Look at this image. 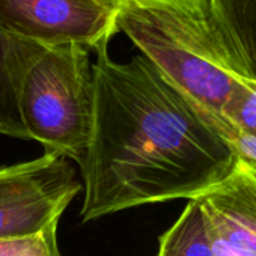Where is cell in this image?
Segmentation results:
<instances>
[{"instance_id":"30bf717a","label":"cell","mask_w":256,"mask_h":256,"mask_svg":"<svg viewBox=\"0 0 256 256\" xmlns=\"http://www.w3.org/2000/svg\"><path fill=\"white\" fill-rule=\"evenodd\" d=\"M56 230L58 224L34 235L0 240V256H62Z\"/></svg>"},{"instance_id":"8992f818","label":"cell","mask_w":256,"mask_h":256,"mask_svg":"<svg viewBox=\"0 0 256 256\" xmlns=\"http://www.w3.org/2000/svg\"><path fill=\"white\" fill-rule=\"evenodd\" d=\"M217 256H256V168L236 158L229 175L196 198Z\"/></svg>"},{"instance_id":"7c38bea8","label":"cell","mask_w":256,"mask_h":256,"mask_svg":"<svg viewBox=\"0 0 256 256\" xmlns=\"http://www.w3.org/2000/svg\"><path fill=\"white\" fill-rule=\"evenodd\" d=\"M210 118L212 125L218 130V133L229 142L232 151L235 152V157L256 168V136L238 130V128L229 125L226 120L217 116L210 114Z\"/></svg>"},{"instance_id":"9c48e42d","label":"cell","mask_w":256,"mask_h":256,"mask_svg":"<svg viewBox=\"0 0 256 256\" xmlns=\"http://www.w3.org/2000/svg\"><path fill=\"white\" fill-rule=\"evenodd\" d=\"M0 134L28 139L17 106L14 36L0 28Z\"/></svg>"},{"instance_id":"277c9868","label":"cell","mask_w":256,"mask_h":256,"mask_svg":"<svg viewBox=\"0 0 256 256\" xmlns=\"http://www.w3.org/2000/svg\"><path fill=\"white\" fill-rule=\"evenodd\" d=\"M80 188L71 163L58 154L0 166V240L58 224Z\"/></svg>"},{"instance_id":"4fadbf2b","label":"cell","mask_w":256,"mask_h":256,"mask_svg":"<svg viewBox=\"0 0 256 256\" xmlns=\"http://www.w3.org/2000/svg\"><path fill=\"white\" fill-rule=\"evenodd\" d=\"M122 2H125V0H122ZM150 2H163V4L181 5L188 8H202L208 4V0H150Z\"/></svg>"},{"instance_id":"8fae6325","label":"cell","mask_w":256,"mask_h":256,"mask_svg":"<svg viewBox=\"0 0 256 256\" xmlns=\"http://www.w3.org/2000/svg\"><path fill=\"white\" fill-rule=\"evenodd\" d=\"M238 130L256 136V82L252 83L241 96L229 106L220 118Z\"/></svg>"},{"instance_id":"ba28073f","label":"cell","mask_w":256,"mask_h":256,"mask_svg":"<svg viewBox=\"0 0 256 256\" xmlns=\"http://www.w3.org/2000/svg\"><path fill=\"white\" fill-rule=\"evenodd\" d=\"M210 6L241 47L256 80V0H210Z\"/></svg>"},{"instance_id":"7a4b0ae2","label":"cell","mask_w":256,"mask_h":256,"mask_svg":"<svg viewBox=\"0 0 256 256\" xmlns=\"http://www.w3.org/2000/svg\"><path fill=\"white\" fill-rule=\"evenodd\" d=\"M116 28L174 86L212 116L222 118L256 82L210 0L202 8L125 0Z\"/></svg>"},{"instance_id":"5b68a950","label":"cell","mask_w":256,"mask_h":256,"mask_svg":"<svg viewBox=\"0 0 256 256\" xmlns=\"http://www.w3.org/2000/svg\"><path fill=\"white\" fill-rule=\"evenodd\" d=\"M122 0H0V28L41 46L77 44L92 53L118 32Z\"/></svg>"},{"instance_id":"6da1fadb","label":"cell","mask_w":256,"mask_h":256,"mask_svg":"<svg viewBox=\"0 0 256 256\" xmlns=\"http://www.w3.org/2000/svg\"><path fill=\"white\" fill-rule=\"evenodd\" d=\"M92 62L94 120L78 166L83 222L134 206L196 199L223 181L236 157L210 114L144 54L116 62L108 44Z\"/></svg>"},{"instance_id":"3957f363","label":"cell","mask_w":256,"mask_h":256,"mask_svg":"<svg viewBox=\"0 0 256 256\" xmlns=\"http://www.w3.org/2000/svg\"><path fill=\"white\" fill-rule=\"evenodd\" d=\"M90 50L14 36L17 106L28 139L82 164L94 120Z\"/></svg>"},{"instance_id":"52a82bcc","label":"cell","mask_w":256,"mask_h":256,"mask_svg":"<svg viewBox=\"0 0 256 256\" xmlns=\"http://www.w3.org/2000/svg\"><path fill=\"white\" fill-rule=\"evenodd\" d=\"M157 256H217L198 200H188L176 222L160 236Z\"/></svg>"}]
</instances>
